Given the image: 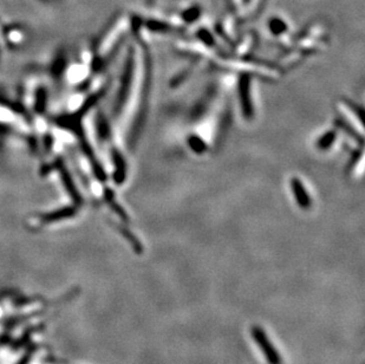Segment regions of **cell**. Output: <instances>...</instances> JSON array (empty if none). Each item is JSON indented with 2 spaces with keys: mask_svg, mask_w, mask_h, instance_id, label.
Instances as JSON below:
<instances>
[{
  "mask_svg": "<svg viewBox=\"0 0 365 364\" xmlns=\"http://www.w3.org/2000/svg\"><path fill=\"white\" fill-rule=\"evenodd\" d=\"M294 193L295 195H297V199H298V203H300V205H302V206H306V205L308 204V200H307V197H306V193H305V190L304 187L301 186L300 182H298V180H294Z\"/></svg>",
  "mask_w": 365,
  "mask_h": 364,
  "instance_id": "cell-3",
  "label": "cell"
},
{
  "mask_svg": "<svg viewBox=\"0 0 365 364\" xmlns=\"http://www.w3.org/2000/svg\"><path fill=\"white\" fill-rule=\"evenodd\" d=\"M182 16L185 22H194L200 16V9L197 6H193L192 9H188L187 11L183 12Z\"/></svg>",
  "mask_w": 365,
  "mask_h": 364,
  "instance_id": "cell-4",
  "label": "cell"
},
{
  "mask_svg": "<svg viewBox=\"0 0 365 364\" xmlns=\"http://www.w3.org/2000/svg\"><path fill=\"white\" fill-rule=\"evenodd\" d=\"M252 336L254 338L255 343L260 347L265 358L267 359L268 364H281V357L279 355L277 349L273 346V344L269 342V339L266 336L265 331L260 326L252 327Z\"/></svg>",
  "mask_w": 365,
  "mask_h": 364,
  "instance_id": "cell-1",
  "label": "cell"
},
{
  "mask_svg": "<svg viewBox=\"0 0 365 364\" xmlns=\"http://www.w3.org/2000/svg\"><path fill=\"white\" fill-rule=\"evenodd\" d=\"M269 31H272L274 35H281L286 31V24L282 22V19L279 18H272L269 19L268 23Z\"/></svg>",
  "mask_w": 365,
  "mask_h": 364,
  "instance_id": "cell-2",
  "label": "cell"
}]
</instances>
